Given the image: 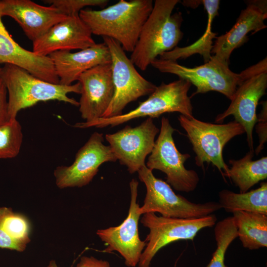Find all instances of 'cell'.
<instances>
[{
  "instance_id": "30",
  "label": "cell",
  "mask_w": 267,
  "mask_h": 267,
  "mask_svg": "<svg viewBox=\"0 0 267 267\" xmlns=\"http://www.w3.org/2000/svg\"><path fill=\"white\" fill-rule=\"evenodd\" d=\"M47 267H59L54 260H51ZM76 267H111V266L107 261L98 259L92 256H83L80 258Z\"/></svg>"
},
{
  "instance_id": "1",
  "label": "cell",
  "mask_w": 267,
  "mask_h": 267,
  "mask_svg": "<svg viewBox=\"0 0 267 267\" xmlns=\"http://www.w3.org/2000/svg\"><path fill=\"white\" fill-rule=\"evenodd\" d=\"M153 2L152 0H120L100 10L82 9L79 16L92 34L114 39L125 51L132 52Z\"/></svg>"
},
{
  "instance_id": "6",
  "label": "cell",
  "mask_w": 267,
  "mask_h": 267,
  "mask_svg": "<svg viewBox=\"0 0 267 267\" xmlns=\"http://www.w3.org/2000/svg\"><path fill=\"white\" fill-rule=\"evenodd\" d=\"M137 173L139 180L144 183L146 188L143 204L139 208L141 215L159 213L164 217L198 218L222 209L217 202L195 203L177 194L168 183L155 177L146 165Z\"/></svg>"
},
{
  "instance_id": "28",
  "label": "cell",
  "mask_w": 267,
  "mask_h": 267,
  "mask_svg": "<svg viewBox=\"0 0 267 267\" xmlns=\"http://www.w3.org/2000/svg\"><path fill=\"white\" fill-rule=\"evenodd\" d=\"M50 4L58 9L67 16L79 14L86 6H93L104 7L109 2L107 0H46Z\"/></svg>"
},
{
  "instance_id": "17",
  "label": "cell",
  "mask_w": 267,
  "mask_h": 267,
  "mask_svg": "<svg viewBox=\"0 0 267 267\" xmlns=\"http://www.w3.org/2000/svg\"><path fill=\"white\" fill-rule=\"evenodd\" d=\"M0 12L13 19L33 42L67 16L52 5L43 6L30 0H0Z\"/></svg>"
},
{
  "instance_id": "7",
  "label": "cell",
  "mask_w": 267,
  "mask_h": 267,
  "mask_svg": "<svg viewBox=\"0 0 267 267\" xmlns=\"http://www.w3.org/2000/svg\"><path fill=\"white\" fill-rule=\"evenodd\" d=\"M241 82L230 100L228 108L217 115V123H222L230 115L240 124L247 134L250 151H254L253 131L257 121L256 109L260 99L267 88V58L244 70Z\"/></svg>"
},
{
  "instance_id": "10",
  "label": "cell",
  "mask_w": 267,
  "mask_h": 267,
  "mask_svg": "<svg viewBox=\"0 0 267 267\" xmlns=\"http://www.w3.org/2000/svg\"><path fill=\"white\" fill-rule=\"evenodd\" d=\"M228 65L212 55L208 62L193 68L181 65L177 61L157 58L150 65L162 73L176 75L179 79L194 85L196 90L191 97L216 91L231 100L241 82V77L240 73L232 72Z\"/></svg>"
},
{
  "instance_id": "15",
  "label": "cell",
  "mask_w": 267,
  "mask_h": 267,
  "mask_svg": "<svg viewBox=\"0 0 267 267\" xmlns=\"http://www.w3.org/2000/svg\"><path fill=\"white\" fill-rule=\"evenodd\" d=\"M81 86L79 111L82 119L90 122L102 117L114 93L111 62L100 64L79 77Z\"/></svg>"
},
{
  "instance_id": "18",
  "label": "cell",
  "mask_w": 267,
  "mask_h": 267,
  "mask_svg": "<svg viewBox=\"0 0 267 267\" xmlns=\"http://www.w3.org/2000/svg\"><path fill=\"white\" fill-rule=\"evenodd\" d=\"M250 2L242 10L232 27L226 33L216 37L211 50L213 56L229 64L232 52L241 45L251 31L254 33L265 29L264 21L267 17L265 2Z\"/></svg>"
},
{
  "instance_id": "19",
  "label": "cell",
  "mask_w": 267,
  "mask_h": 267,
  "mask_svg": "<svg viewBox=\"0 0 267 267\" xmlns=\"http://www.w3.org/2000/svg\"><path fill=\"white\" fill-rule=\"evenodd\" d=\"M2 17L0 12V66L14 65L44 81L59 84V80L50 57L38 55L21 46L7 31Z\"/></svg>"
},
{
  "instance_id": "22",
  "label": "cell",
  "mask_w": 267,
  "mask_h": 267,
  "mask_svg": "<svg viewBox=\"0 0 267 267\" xmlns=\"http://www.w3.org/2000/svg\"><path fill=\"white\" fill-rule=\"evenodd\" d=\"M238 237L243 246L249 250L267 247V215L259 213L232 212Z\"/></svg>"
},
{
  "instance_id": "23",
  "label": "cell",
  "mask_w": 267,
  "mask_h": 267,
  "mask_svg": "<svg viewBox=\"0 0 267 267\" xmlns=\"http://www.w3.org/2000/svg\"><path fill=\"white\" fill-rule=\"evenodd\" d=\"M201 2L203 3L208 16L207 26L204 33L192 44L182 47L177 46L172 50L161 54L159 59L177 61L178 59L186 58L196 53L202 56L205 63L211 59L213 40L216 38L217 35L212 31V23L215 16L218 14L220 0H203Z\"/></svg>"
},
{
  "instance_id": "21",
  "label": "cell",
  "mask_w": 267,
  "mask_h": 267,
  "mask_svg": "<svg viewBox=\"0 0 267 267\" xmlns=\"http://www.w3.org/2000/svg\"><path fill=\"white\" fill-rule=\"evenodd\" d=\"M30 224L23 215L0 207V248L24 251L30 242Z\"/></svg>"
},
{
  "instance_id": "32",
  "label": "cell",
  "mask_w": 267,
  "mask_h": 267,
  "mask_svg": "<svg viewBox=\"0 0 267 267\" xmlns=\"http://www.w3.org/2000/svg\"><path fill=\"white\" fill-rule=\"evenodd\" d=\"M1 66H0V75L1 74Z\"/></svg>"
},
{
  "instance_id": "12",
  "label": "cell",
  "mask_w": 267,
  "mask_h": 267,
  "mask_svg": "<svg viewBox=\"0 0 267 267\" xmlns=\"http://www.w3.org/2000/svg\"><path fill=\"white\" fill-rule=\"evenodd\" d=\"M103 142V134L94 132L78 150L72 164L57 167L54 171L57 186L63 189L87 185L102 164L116 162L117 159L110 147Z\"/></svg>"
},
{
  "instance_id": "5",
  "label": "cell",
  "mask_w": 267,
  "mask_h": 267,
  "mask_svg": "<svg viewBox=\"0 0 267 267\" xmlns=\"http://www.w3.org/2000/svg\"><path fill=\"white\" fill-rule=\"evenodd\" d=\"M178 120L192 145L196 165L204 168L205 163H211L223 178L227 177L229 168L224 162L223 149L232 138L245 133L243 127L235 121L212 124L182 115Z\"/></svg>"
},
{
  "instance_id": "20",
  "label": "cell",
  "mask_w": 267,
  "mask_h": 267,
  "mask_svg": "<svg viewBox=\"0 0 267 267\" xmlns=\"http://www.w3.org/2000/svg\"><path fill=\"white\" fill-rule=\"evenodd\" d=\"M48 56L53 64L59 84L65 86L78 81L86 71L98 65L111 62L109 49L104 43L75 52L57 51Z\"/></svg>"
},
{
  "instance_id": "8",
  "label": "cell",
  "mask_w": 267,
  "mask_h": 267,
  "mask_svg": "<svg viewBox=\"0 0 267 267\" xmlns=\"http://www.w3.org/2000/svg\"><path fill=\"white\" fill-rule=\"evenodd\" d=\"M217 221L216 216L213 214L191 219L158 216L154 213L143 214L140 222L149 229V233L138 267H150L152 259L163 247L180 240H193L200 230L213 226Z\"/></svg>"
},
{
  "instance_id": "2",
  "label": "cell",
  "mask_w": 267,
  "mask_h": 267,
  "mask_svg": "<svg viewBox=\"0 0 267 267\" xmlns=\"http://www.w3.org/2000/svg\"><path fill=\"white\" fill-rule=\"evenodd\" d=\"M178 0H155L152 11L145 22L130 60L142 71L158 56L177 46L183 33L180 12L172 14Z\"/></svg>"
},
{
  "instance_id": "27",
  "label": "cell",
  "mask_w": 267,
  "mask_h": 267,
  "mask_svg": "<svg viewBox=\"0 0 267 267\" xmlns=\"http://www.w3.org/2000/svg\"><path fill=\"white\" fill-rule=\"evenodd\" d=\"M23 141L22 127L16 118L0 125V159L16 157Z\"/></svg>"
},
{
  "instance_id": "31",
  "label": "cell",
  "mask_w": 267,
  "mask_h": 267,
  "mask_svg": "<svg viewBox=\"0 0 267 267\" xmlns=\"http://www.w3.org/2000/svg\"><path fill=\"white\" fill-rule=\"evenodd\" d=\"M9 120L7 90L0 75V125Z\"/></svg>"
},
{
  "instance_id": "26",
  "label": "cell",
  "mask_w": 267,
  "mask_h": 267,
  "mask_svg": "<svg viewBox=\"0 0 267 267\" xmlns=\"http://www.w3.org/2000/svg\"><path fill=\"white\" fill-rule=\"evenodd\" d=\"M215 225L217 248L206 267H228L224 263L225 255L230 244L238 237L237 228L232 217H228Z\"/></svg>"
},
{
  "instance_id": "11",
  "label": "cell",
  "mask_w": 267,
  "mask_h": 267,
  "mask_svg": "<svg viewBox=\"0 0 267 267\" xmlns=\"http://www.w3.org/2000/svg\"><path fill=\"white\" fill-rule=\"evenodd\" d=\"M175 131L169 119L162 117L159 135L145 165L152 171L165 173L166 182L176 190L190 192L197 187L199 178L195 171L185 168L184 164L190 155L177 149L173 137Z\"/></svg>"
},
{
  "instance_id": "24",
  "label": "cell",
  "mask_w": 267,
  "mask_h": 267,
  "mask_svg": "<svg viewBox=\"0 0 267 267\" xmlns=\"http://www.w3.org/2000/svg\"><path fill=\"white\" fill-rule=\"evenodd\" d=\"M254 151H249L239 160H229L231 167L227 177L239 189L240 193L247 192L252 187L267 178V157L252 160Z\"/></svg>"
},
{
  "instance_id": "4",
  "label": "cell",
  "mask_w": 267,
  "mask_h": 267,
  "mask_svg": "<svg viewBox=\"0 0 267 267\" xmlns=\"http://www.w3.org/2000/svg\"><path fill=\"white\" fill-rule=\"evenodd\" d=\"M191 85L188 81L180 79L168 84L162 83L147 99L129 112L111 118H100L90 122L78 123L74 127L81 129L113 127L140 117L153 119L166 113L176 112L186 117L193 116V107L188 95Z\"/></svg>"
},
{
  "instance_id": "14",
  "label": "cell",
  "mask_w": 267,
  "mask_h": 267,
  "mask_svg": "<svg viewBox=\"0 0 267 267\" xmlns=\"http://www.w3.org/2000/svg\"><path fill=\"white\" fill-rule=\"evenodd\" d=\"M159 131L153 119L147 118L134 128L127 125L115 133L106 134L105 139L117 160L133 174L145 166V159L151 153Z\"/></svg>"
},
{
  "instance_id": "13",
  "label": "cell",
  "mask_w": 267,
  "mask_h": 267,
  "mask_svg": "<svg viewBox=\"0 0 267 267\" xmlns=\"http://www.w3.org/2000/svg\"><path fill=\"white\" fill-rule=\"evenodd\" d=\"M138 182L134 178L130 182L131 201L128 215L119 225L97 230L96 234L104 242L105 253L118 252L124 259L125 265L135 267L139 263L146 242L139 236L140 206L137 202Z\"/></svg>"
},
{
  "instance_id": "16",
  "label": "cell",
  "mask_w": 267,
  "mask_h": 267,
  "mask_svg": "<svg viewBox=\"0 0 267 267\" xmlns=\"http://www.w3.org/2000/svg\"><path fill=\"white\" fill-rule=\"evenodd\" d=\"M95 44L90 29L79 14L67 16L33 41L32 51L40 56H48L55 51L82 50Z\"/></svg>"
},
{
  "instance_id": "25",
  "label": "cell",
  "mask_w": 267,
  "mask_h": 267,
  "mask_svg": "<svg viewBox=\"0 0 267 267\" xmlns=\"http://www.w3.org/2000/svg\"><path fill=\"white\" fill-rule=\"evenodd\" d=\"M222 208L227 212L235 211L255 212L267 215V182L255 189L237 193L223 189L219 193Z\"/></svg>"
},
{
  "instance_id": "29",
  "label": "cell",
  "mask_w": 267,
  "mask_h": 267,
  "mask_svg": "<svg viewBox=\"0 0 267 267\" xmlns=\"http://www.w3.org/2000/svg\"><path fill=\"white\" fill-rule=\"evenodd\" d=\"M262 111L259 116H257V125L256 132L260 138V143L256 149V153L258 155L263 149L265 143L267 141V102H264Z\"/></svg>"
},
{
  "instance_id": "9",
  "label": "cell",
  "mask_w": 267,
  "mask_h": 267,
  "mask_svg": "<svg viewBox=\"0 0 267 267\" xmlns=\"http://www.w3.org/2000/svg\"><path fill=\"white\" fill-rule=\"evenodd\" d=\"M102 38L110 53L114 87L112 100L101 117L107 118L122 114L129 103L150 95L157 86L137 72L119 42L108 37Z\"/></svg>"
},
{
  "instance_id": "3",
  "label": "cell",
  "mask_w": 267,
  "mask_h": 267,
  "mask_svg": "<svg viewBox=\"0 0 267 267\" xmlns=\"http://www.w3.org/2000/svg\"><path fill=\"white\" fill-rule=\"evenodd\" d=\"M0 76L7 90L9 120L16 118L21 109L41 101L58 100L76 106L79 105V102L68 96L71 92L81 93L79 82L69 86L49 83L23 68L8 64L1 66Z\"/></svg>"
}]
</instances>
